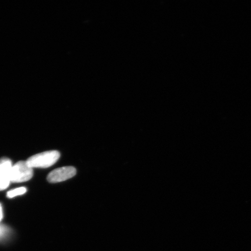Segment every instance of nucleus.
<instances>
[{"mask_svg": "<svg viewBox=\"0 0 251 251\" xmlns=\"http://www.w3.org/2000/svg\"><path fill=\"white\" fill-rule=\"evenodd\" d=\"M60 157L57 151H50L30 157L27 162L31 168H46L55 164Z\"/></svg>", "mask_w": 251, "mask_h": 251, "instance_id": "1", "label": "nucleus"}, {"mask_svg": "<svg viewBox=\"0 0 251 251\" xmlns=\"http://www.w3.org/2000/svg\"><path fill=\"white\" fill-rule=\"evenodd\" d=\"M33 168L28 164L27 161H20L12 166L9 177L12 183H22L27 181L32 178Z\"/></svg>", "mask_w": 251, "mask_h": 251, "instance_id": "2", "label": "nucleus"}, {"mask_svg": "<svg viewBox=\"0 0 251 251\" xmlns=\"http://www.w3.org/2000/svg\"><path fill=\"white\" fill-rule=\"evenodd\" d=\"M76 174V169L72 166H66L56 169L50 173L47 177V180L51 183H59L70 179Z\"/></svg>", "mask_w": 251, "mask_h": 251, "instance_id": "3", "label": "nucleus"}, {"mask_svg": "<svg viewBox=\"0 0 251 251\" xmlns=\"http://www.w3.org/2000/svg\"><path fill=\"white\" fill-rule=\"evenodd\" d=\"M12 167V162L10 159L7 158L0 159V173L9 174Z\"/></svg>", "mask_w": 251, "mask_h": 251, "instance_id": "4", "label": "nucleus"}, {"mask_svg": "<svg viewBox=\"0 0 251 251\" xmlns=\"http://www.w3.org/2000/svg\"><path fill=\"white\" fill-rule=\"evenodd\" d=\"M10 183L9 174L0 173V191L6 189Z\"/></svg>", "mask_w": 251, "mask_h": 251, "instance_id": "5", "label": "nucleus"}, {"mask_svg": "<svg viewBox=\"0 0 251 251\" xmlns=\"http://www.w3.org/2000/svg\"><path fill=\"white\" fill-rule=\"evenodd\" d=\"M26 188L25 187H20L16 188V189L8 191L7 196L9 199H12L17 196L23 195L26 192Z\"/></svg>", "mask_w": 251, "mask_h": 251, "instance_id": "6", "label": "nucleus"}, {"mask_svg": "<svg viewBox=\"0 0 251 251\" xmlns=\"http://www.w3.org/2000/svg\"><path fill=\"white\" fill-rule=\"evenodd\" d=\"M10 233L9 228L4 225H0V241L5 240Z\"/></svg>", "mask_w": 251, "mask_h": 251, "instance_id": "7", "label": "nucleus"}, {"mask_svg": "<svg viewBox=\"0 0 251 251\" xmlns=\"http://www.w3.org/2000/svg\"><path fill=\"white\" fill-rule=\"evenodd\" d=\"M2 206L1 205V203H0V222L1 221V220L2 219Z\"/></svg>", "mask_w": 251, "mask_h": 251, "instance_id": "8", "label": "nucleus"}]
</instances>
